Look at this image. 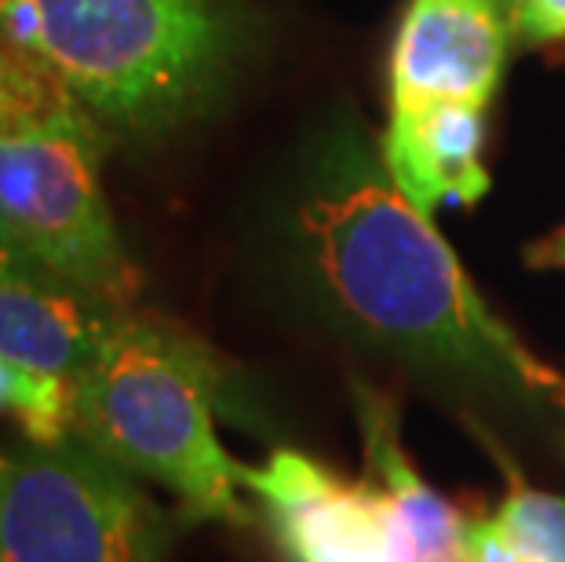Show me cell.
<instances>
[{
    "label": "cell",
    "mask_w": 565,
    "mask_h": 562,
    "mask_svg": "<svg viewBox=\"0 0 565 562\" xmlns=\"http://www.w3.org/2000/svg\"><path fill=\"white\" fill-rule=\"evenodd\" d=\"M288 253L329 315L394 358L522 399L565 405V380L467 278L430 212L405 198L354 125L310 150L288 212Z\"/></svg>",
    "instance_id": "1"
},
{
    "label": "cell",
    "mask_w": 565,
    "mask_h": 562,
    "mask_svg": "<svg viewBox=\"0 0 565 562\" xmlns=\"http://www.w3.org/2000/svg\"><path fill=\"white\" fill-rule=\"evenodd\" d=\"M237 0H0V41L103 128L158 139L209 114L242 70Z\"/></svg>",
    "instance_id": "2"
},
{
    "label": "cell",
    "mask_w": 565,
    "mask_h": 562,
    "mask_svg": "<svg viewBox=\"0 0 565 562\" xmlns=\"http://www.w3.org/2000/svg\"><path fill=\"white\" fill-rule=\"evenodd\" d=\"M220 369L161 318L121 310L99 354L74 380V435L128 475L161 483L194 519L248 526L237 464L215 435Z\"/></svg>",
    "instance_id": "3"
},
{
    "label": "cell",
    "mask_w": 565,
    "mask_h": 562,
    "mask_svg": "<svg viewBox=\"0 0 565 562\" xmlns=\"http://www.w3.org/2000/svg\"><path fill=\"white\" fill-rule=\"evenodd\" d=\"M0 234L41 267L125 307L139 274L103 190V125L0 41Z\"/></svg>",
    "instance_id": "4"
},
{
    "label": "cell",
    "mask_w": 565,
    "mask_h": 562,
    "mask_svg": "<svg viewBox=\"0 0 565 562\" xmlns=\"http://www.w3.org/2000/svg\"><path fill=\"white\" fill-rule=\"evenodd\" d=\"M164 516L125 468L70 435L0 475V562H164Z\"/></svg>",
    "instance_id": "5"
},
{
    "label": "cell",
    "mask_w": 565,
    "mask_h": 562,
    "mask_svg": "<svg viewBox=\"0 0 565 562\" xmlns=\"http://www.w3.org/2000/svg\"><path fill=\"white\" fill-rule=\"evenodd\" d=\"M508 47L511 22L497 0H408L391 52L387 125L489 110Z\"/></svg>",
    "instance_id": "6"
},
{
    "label": "cell",
    "mask_w": 565,
    "mask_h": 562,
    "mask_svg": "<svg viewBox=\"0 0 565 562\" xmlns=\"http://www.w3.org/2000/svg\"><path fill=\"white\" fill-rule=\"evenodd\" d=\"M245 489L259 497L288 562H394L365 483H343L303 453L278 449L263 468L245 464Z\"/></svg>",
    "instance_id": "7"
},
{
    "label": "cell",
    "mask_w": 565,
    "mask_h": 562,
    "mask_svg": "<svg viewBox=\"0 0 565 562\" xmlns=\"http://www.w3.org/2000/svg\"><path fill=\"white\" fill-rule=\"evenodd\" d=\"M121 310L22 253L0 259V358L22 369L74 384Z\"/></svg>",
    "instance_id": "8"
},
{
    "label": "cell",
    "mask_w": 565,
    "mask_h": 562,
    "mask_svg": "<svg viewBox=\"0 0 565 562\" xmlns=\"http://www.w3.org/2000/svg\"><path fill=\"white\" fill-rule=\"evenodd\" d=\"M354 405L372 471V483L365 486L380 511L394 562H460L463 516L449 508V500H441L408 464L398 442L394 402L365 384H354Z\"/></svg>",
    "instance_id": "9"
},
{
    "label": "cell",
    "mask_w": 565,
    "mask_h": 562,
    "mask_svg": "<svg viewBox=\"0 0 565 562\" xmlns=\"http://www.w3.org/2000/svg\"><path fill=\"white\" fill-rule=\"evenodd\" d=\"M486 110H445L408 125H387L380 142L383 165L405 198L424 212L441 201L471 205L489 190Z\"/></svg>",
    "instance_id": "10"
},
{
    "label": "cell",
    "mask_w": 565,
    "mask_h": 562,
    "mask_svg": "<svg viewBox=\"0 0 565 562\" xmlns=\"http://www.w3.org/2000/svg\"><path fill=\"white\" fill-rule=\"evenodd\" d=\"M511 471L508 497L492 511L519 562H565V500L522 483Z\"/></svg>",
    "instance_id": "11"
},
{
    "label": "cell",
    "mask_w": 565,
    "mask_h": 562,
    "mask_svg": "<svg viewBox=\"0 0 565 562\" xmlns=\"http://www.w3.org/2000/svg\"><path fill=\"white\" fill-rule=\"evenodd\" d=\"M0 410L15 413L26 442H63L74 435V384L33 373L0 358Z\"/></svg>",
    "instance_id": "12"
},
{
    "label": "cell",
    "mask_w": 565,
    "mask_h": 562,
    "mask_svg": "<svg viewBox=\"0 0 565 562\" xmlns=\"http://www.w3.org/2000/svg\"><path fill=\"white\" fill-rule=\"evenodd\" d=\"M511 38L525 47L565 41V0H519L511 11Z\"/></svg>",
    "instance_id": "13"
},
{
    "label": "cell",
    "mask_w": 565,
    "mask_h": 562,
    "mask_svg": "<svg viewBox=\"0 0 565 562\" xmlns=\"http://www.w3.org/2000/svg\"><path fill=\"white\" fill-rule=\"evenodd\" d=\"M529 263H533V267H562L565 271V226L529 248Z\"/></svg>",
    "instance_id": "14"
},
{
    "label": "cell",
    "mask_w": 565,
    "mask_h": 562,
    "mask_svg": "<svg viewBox=\"0 0 565 562\" xmlns=\"http://www.w3.org/2000/svg\"><path fill=\"white\" fill-rule=\"evenodd\" d=\"M497 4L508 11V19H511V11H514V4H519V0H497Z\"/></svg>",
    "instance_id": "15"
},
{
    "label": "cell",
    "mask_w": 565,
    "mask_h": 562,
    "mask_svg": "<svg viewBox=\"0 0 565 562\" xmlns=\"http://www.w3.org/2000/svg\"><path fill=\"white\" fill-rule=\"evenodd\" d=\"M8 253H15V248H11V245L4 242V234H0V259H4Z\"/></svg>",
    "instance_id": "16"
},
{
    "label": "cell",
    "mask_w": 565,
    "mask_h": 562,
    "mask_svg": "<svg viewBox=\"0 0 565 562\" xmlns=\"http://www.w3.org/2000/svg\"><path fill=\"white\" fill-rule=\"evenodd\" d=\"M4 468H8V457H0V475H4Z\"/></svg>",
    "instance_id": "17"
},
{
    "label": "cell",
    "mask_w": 565,
    "mask_h": 562,
    "mask_svg": "<svg viewBox=\"0 0 565 562\" xmlns=\"http://www.w3.org/2000/svg\"><path fill=\"white\" fill-rule=\"evenodd\" d=\"M460 562H467V559H460Z\"/></svg>",
    "instance_id": "18"
}]
</instances>
